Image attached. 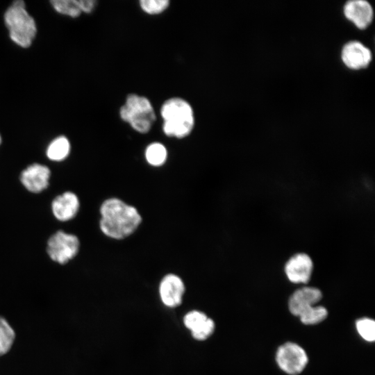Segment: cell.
Masks as SVG:
<instances>
[{
  "label": "cell",
  "mask_w": 375,
  "mask_h": 375,
  "mask_svg": "<svg viewBox=\"0 0 375 375\" xmlns=\"http://www.w3.org/2000/svg\"><path fill=\"white\" fill-rule=\"evenodd\" d=\"M119 117L135 131L145 134L151 128L156 115L148 98L129 94L125 103L119 108Z\"/></svg>",
  "instance_id": "cell-3"
},
{
  "label": "cell",
  "mask_w": 375,
  "mask_h": 375,
  "mask_svg": "<svg viewBox=\"0 0 375 375\" xmlns=\"http://www.w3.org/2000/svg\"><path fill=\"white\" fill-rule=\"evenodd\" d=\"M1 143V135H0V144Z\"/></svg>",
  "instance_id": "cell-23"
},
{
  "label": "cell",
  "mask_w": 375,
  "mask_h": 375,
  "mask_svg": "<svg viewBox=\"0 0 375 375\" xmlns=\"http://www.w3.org/2000/svg\"><path fill=\"white\" fill-rule=\"evenodd\" d=\"M51 3L55 10L61 14L77 17L81 13L77 0H53Z\"/></svg>",
  "instance_id": "cell-19"
},
{
  "label": "cell",
  "mask_w": 375,
  "mask_h": 375,
  "mask_svg": "<svg viewBox=\"0 0 375 375\" xmlns=\"http://www.w3.org/2000/svg\"><path fill=\"white\" fill-rule=\"evenodd\" d=\"M51 208L57 219L67 222L76 215L80 208V201L76 194L66 192L53 200Z\"/></svg>",
  "instance_id": "cell-14"
},
{
  "label": "cell",
  "mask_w": 375,
  "mask_h": 375,
  "mask_svg": "<svg viewBox=\"0 0 375 375\" xmlns=\"http://www.w3.org/2000/svg\"><path fill=\"white\" fill-rule=\"evenodd\" d=\"M322 298L321 290L314 287H303L295 290L288 300V308L294 316L316 305Z\"/></svg>",
  "instance_id": "cell-11"
},
{
  "label": "cell",
  "mask_w": 375,
  "mask_h": 375,
  "mask_svg": "<svg viewBox=\"0 0 375 375\" xmlns=\"http://www.w3.org/2000/svg\"><path fill=\"white\" fill-rule=\"evenodd\" d=\"M50 176V169L47 166L34 163L22 171L20 181L29 192L39 193L48 187Z\"/></svg>",
  "instance_id": "cell-10"
},
{
  "label": "cell",
  "mask_w": 375,
  "mask_h": 375,
  "mask_svg": "<svg viewBox=\"0 0 375 375\" xmlns=\"http://www.w3.org/2000/svg\"><path fill=\"white\" fill-rule=\"evenodd\" d=\"M79 247V240L75 235L58 231L49 239L47 251L52 260L63 265L76 256Z\"/></svg>",
  "instance_id": "cell-6"
},
{
  "label": "cell",
  "mask_w": 375,
  "mask_h": 375,
  "mask_svg": "<svg viewBox=\"0 0 375 375\" xmlns=\"http://www.w3.org/2000/svg\"><path fill=\"white\" fill-rule=\"evenodd\" d=\"M4 20L11 40L22 47H28L37 29L34 19L25 9L24 2H13L5 12Z\"/></svg>",
  "instance_id": "cell-4"
},
{
  "label": "cell",
  "mask_w": 375,
  "mask_h": 375,
  "mask_svg": "<svg viewBox=\"0 0 375 375\" xmlns=\"http://www.w3.org/2000/svg\"><path fill=\"white\" fill-rule=\"evenodd\" d=\"M344 64L351 69H360L372 60L370 50L358 41H351L344 45L341 53Z\"/></svg>",
  "instance_id": "cell-9"
},
{
  "label": "cell",
  "mask_w": 375,
  "mask_h": 375,
  "mask_svg": "<svg viewBox=\"0 0 375 375\" xmlns=\"http://www.w3.org/2000/svg\"><path fill=\"white\" fill-rule=\"evenodd\" d=\"M81 12L86 13L91 12L95 7L96 1L94 0H77Z\"/></svg>",
  "instance_id": "cell-22"
},
{
  "label": "cell",
  "mask_w": 375,
  "mask_h": 375,
  "mask_svg": "<svg viewBox=\"0 0 375 375\" xmlns=\"http://www.w3.org/2000/svg\"><path fill=\"white\" fill-rule=\"evenodd\" d=\"M141 9L149 15H158L163 12L169 6L168 0H140Z\"/></svg>",
  "instance_id": "cell-21"
},
{
  "label": "cell",
  "mask_w": 375,
  "mask_h": 375,
  "mask_svg": "<svg viewBox=\"0 0 375 375\" xmlns=\"http://www.w3.org/2000/svg\"><path fill=\"white\" fill-rule=\"evenodd\" d=\"M285 273L293 283H307L313 271V262L306 253H298L291 256L285 263Z\"/></svg>",
  "instance_id": "cell-7"
},
{
  "label": "cell",
  "mask_w": 375,
  "mask_h": 375,
  "mask_svg": "<svg viewBox=\"0 0 375 375\" xmlns=\"http://www.w3.org/2000/svg\"><path fill=\"white\" fill-rule=\"evenodd\" d=\"M356 330L360 336L367 342H372L375 340V322L367 317L359 319L356 322Z\"/></svg>",
  "instance_id": "cell-20"
},
{
  "label": "cell",
  "mask_w": 375,
  "mask_h": 375,
  "mask_svg": "<svg viewBox=\"0 0 375 375\" xmlns=\"http://www.w3.org/2000/svg\"><path fill=\"white\" fill-rule=\"evenodd\" d=\"M99 229L107 238L122 240L137 231L142 223L138 209L123 199L112 197L99 207Z\"/></svg>",
  "instance_id": "cell-1"
},
{
  "label": "cell",
  "mask_w": 375,
  "mask_h": 375,
  "mask_svg": "<svg viewBox=\"0 0 375 375\" xmlns=\"http://www.w3.org/2000/svg\"><path fill=\"white\" fill-rule=\"evenodd\" d=\"M344 15L360 29L366 28L373 19V9L370 3L364 0L347 1L343 8Z\"/></svg>",
  "instance_id": "cell-12"
},
{
  "label": "cell",
  "mask_w": 375,
  "mask_h": 375,
  "mask_svg": "<svg viewBox=\"0 0 375 375\" xmlns=\"http://www.w3.org/2000/svg\"><path fill=\"white\" fill-rule=\"evenodd\" d=\"M276 361L279 368L285 373L289 375H298L306 367L308 358L301 346L288 342L278 348Z\"/></svg>",
  "instance_id": "cell-5"
},
{
  "label": "cell",
  "mask_w": 375,
  "mask_h": 375,
  "mask_svg": "<svg viewBox=\"0 0 375 375\" xmlns=\"http://www.w3.org/2000/svg\"><path fill=\"white\" fill-rule=\"evenodd\" d=\"M163 120L162 129L169 138L182 139L189 135L194 126L192 106L181 97H172L162 104L160 110Z\"/></svg>",
  "instance_id": "cell-2"
},
{
  "label": "cell",
  "mask_w": 375,
  "mask_h": 375,
  "mask_svg": "<svg viewBox=\"0 0 375 375\" xmlns=\"http://www.w3.org/2000/svg\"><path fill=\"white\" fill-rule=\"evenodd\" d=\"M15 338V333L8 322L3 317L0 316V356L6 354L13 345Z\"/></svg>",
  "instance_id": "cell-17"
},
{
  "label": "cell",
  "mask_w": 375,
  "mask_h": 375,
  "mask_svg": "<svg viewBox=\"0 0 375 375\" xmlns=\"http://www.w3.org/2000/svg\"><path fill=\"white\" fill-rule=\"evenodd\" d=\"M69 152V140L65 136H60L49 144L47 149V156L51 160L61 161L68 156Z\"/></svg>",
  "instance_id": "cell-16"
},
{
  "label": "cell",
  "mask_w": 375,
  "mask_h": 375,
  "mask_svg": "<svg viewBox=\"0 0 375 375\" xmlns=\"http://www.w3.org/2000/svg\"><path fill=\"white\" fill-rule=\"evenodd\" d=\"M183 323L190 330L192 337L198 340L207 339L215 330L214 321L197 310L188 312L183 318Z\"/></svg>",
  "instance_id": "cell-13"
},
{
  "label": "cell",
  "mask_w": 375,
  "mask_h": 375,
  "mask_svg": "<svg viewBox=\"0 0 375 375\" xmlns=\"http://www.w3.org/2000/svg\"><path fill=\"white\" fill-rule=\"evenodd\" d=\"M328 316L326 308L322 306H310L298 316L300 321L306 325H315L323 322Z\"/></svg>",
  "instance_id": "cell-18"
},
{
  "label": "cell",
  "mask_w": 375,
  "mask_h": 375,
  "mask_svg": "<svg viewBox=\"0 0 375 375\" xmlns=\"http://www.w3.org/2000/svg\"><path fill=\"white\" fill-rule=\"evenodd\" d=\"M185 287L182 278L176 274L168 273L159 284V294L162 303L170 308L179 306L183 299Z\"/></svg>",
  "instance_id": "cell-8"
},
{
  "label": "cell",
  "mask_w": 375,
  "mask_h": 375,
  "mask_svg": "<svg viewBox=\"0 0 375 375\" xmlns=\"http://www.w3.org/2000/svg\"><path fill=\"white\" fill-rule=\"evenodd\" d=\"M144 156L149 165L153 167H160L167 160V149L162 143L153 142L147 146L144 149Z\"/></svg>",
  "instance_id": "cell-15"
}]
</instances>
